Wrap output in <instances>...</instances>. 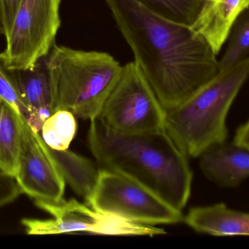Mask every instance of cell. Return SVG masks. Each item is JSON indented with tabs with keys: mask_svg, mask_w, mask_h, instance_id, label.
I'll return each instance as SVG.
<instances>
[{
	"mask_svg": "<svg viewBox=\"0 0 249 249\" xmlns=\"http://www.w3.org/2000/svg\"><path fill=\"white\" fill-rule=\"evenodd\" d=\"M165 111L179 105L220 71L216 54L191 26L137 0H104Z\"/></svg>",
	"mask_w": 249,
	"mask_h": 249,
	"instance_id": "6da1fadb",
	"label": "cell"
},
{
	"mask_svg": "<svg viewBox=\"0 0 249 249\" xmlns=\"http://www.w3.org/2000/svg\"><path fill=\"white\" fill-rule=\"evenodd\" d=\"M89 144L102 169L137 181L182 211L190 199L193 172L187 156L165 130L122 133L98 117L90 121Z\"/></svg>",
	"mask_w": 249,
	"mask_h": 249,
	"instance_id": "7a4b0ae2",
	"label": "cell"
},
{
	"mask_svg": "<svg viewBox=\"0 0 249 249\" xmlns=\"http://www.w3.org/2000/svg\"><path fill=\"white\" fill-rule=\"evenodd\" d=\"M249 76L247 57L220 70L188 99L166 111L165 130L187 157L225 143L228 111Z\"/></svg>",
	"mask_w": 249,
	"mask_h": 249,
	"instance_id": "3957f363",
	"label": "cell"
},
{
	"mask_svg": "<svg viewBox=\"0 0 249 249\" xmlns=\"http://www.w3.org/2000/svg\"><path fill=\"white\" fill-rule=\"evenodd\" d=\"M45 59L57 111L90 121L98 118L118 83L123 66L107 53L54 44Z\"/></svg>",
	"mask_w": 249,
	"mask_h": 249,
	"instance_id": "277c9868",
	"label": "cell"
},
{
	"mask_svg": "<svg viewBox=\"0 0 249 249\" xmlns=\"http://www.w3.org/2000/svg\"><path fill=\"white\" fill-rule=\"evenodd\" d=\"M89 206L107 215L141 225H174L184 220L182 211L137 181L114 171L102 169Z\"/></svg>",
	"mask_w": 249,
	"mask_h": 249,
	"instance_id": "5b68a950",
	"label": "cell"
},
{
	"mask_svg": "<svg viewBox=\"0 0 249 249\" xmlns=\"http://www.w3.org/2000/svg\"><path fill=\"white\" fill-rule=\"evenodd\" d=\"M166 111L136 61L123 66L122 73L99 118L125 133L165 130Z\"/></svg>",
	"mask_w": 249,
	"mask_h": 249,
	"instance_id": "8992f818",
	"label": "cell"
},
{
	"mask_svg": "<svg viewBox=\"0 0 249 249\" xmlns=\"http://www.w3.org/2000/svg\"><path fill=\"white\" fill-rule=\"evenodd\" d=\"M61 0H21L0 53L7 70L33 67L49 54L61 26Z\"/></svg>",
	"mask_w": 249,
	"mask_h": 249,
	"instance_id": "52a82bcc",
	"label": "cell"
},
{
	"mask_svg": "<svg viewBox=\"0 0 249 249\" xmlns=\"http://www.w3.org/2000/svg\"><path fill=\"white\" fill-rule=\"evenodd\" d=\"M39 209L52 215L51 219H23L21 224L28 235H45L88 232L106 235H164L162 228L127 222L121 218L100 213L77 200L58 203L36 202Z\"/></svg>",
	"mask_w": 249,
	"mask_h": 249,
	"instance_id": "ba28073f",
	"label": "cell"
},
{
	"mask_svg": "<svg viewBox=\"0 0 249 249\" xmlns=\"http://www.w3.org/2000/svg\"><path fill=\"white\" fill-rule=\"evenodd\" d=\"M23 194L36 202L64 200L66 181L40 133L22 119V143L15 177Z\"/></svg>",
	"mask_w": 249,
	"mask_h": 249,
	"instance_id": "9c48e42d",
	"label": "cell"
},
{
	"mask_svg": "<svg viewBox=\"0 0 249 249\" xmlns=\"http://www.w3.org/2000/svg\"><path fill=\"white\" fill-rule=\"evenodd\" d=\"M7 70L20 99L32 114L31 127L39 133L44 121L57 111L55 93L45 60L42 58L26 70Z\"/></svg>",
	"mask_w": 249,
	"mask_h": 249,
	"instance_id": "30bf717a",
	"label": "cell"
},
{
	"mask_svg": "<svg viewBox=\"0 0 249 249\" xmlns=\"http://www.w3.org/2000/svg\"><path fill=\"white\" fill-rule=\"evenodd\" d=\"M205 176L223 187H235L249 177V150L235 143L213 146L200 155Z\"/></svg>",
	"mask_w": 249,
	"mask_h": 249,
	"instance_id": "8fae6325",
	"label": "cell"
},
{
	"mask_svg": "<svg viewBox=\"0 0 249 249\" xmlns=\"http://www.w3.org/2000/svg\"><path fill=\"white\" fill-rule=\"evenodd\" d=\"M249 7V0H205L191 27L203 37L217 55L237 19Z\"/></svg>",
	"mask_w": 249,
	"mask_h": 249,
	"instance_id": "7c38bea8",
	"label": "cell"
},
{
	"mask_svg": "<svg viewBox=\"0 0 249 249\" xmlns=\"http://www.w3.org/2000/svg\"><path fill=\"white\" fill-rule=\"evenodd\" d=\"M184 220L200 233L216 236L249 235V213L231 210L223 203L193 208Z\"/></svg>",
	"mask_w": 249,
	"mask_h": 249,
	"instance_id": "4fadbf2b",
	"label": "cell"
},
{
	"mask_svg": "<svg viewBox=\"0 0 249 249\" xmlns=\"http://www.w3.org/2000/svg\"><path fill=\"white\" fill-rule=\"evenodd\" d=\"M22 118L0 98V171L15 178L22 143Z\"/></svg>",
	"mask_w": 249,
	"mask_h": 249,
	"instance_id": "5bb4252c",
	"label": "cell"
},
{
	"mask_svg": "<svg viewBox=\"0 0 249 249\" xmlns=\"http://www.w3.org/2000/svg\"><path fill=\"white\" fill-rule=\"evenodd\" d=\"M48 149L66 182L88 202L96 187L99 170L91 161L68 149L57 151L49 147Z\"/></svg>",
	"mask_w": 249,
	"mask_h": 249,
	"instance_id": "9a60e30c",
	"label": "cell"
},
{
	"mask_svg": "<svg viewBox=\"0 0 249 249\" xmlns=\"http://www.w3.org/2000/svg\"><path fill=\"white\" fill-rule=\"evenodd\" d=\"M77 130L75 115L67 110H58L44 121L41 136L48 147L64 151L70 147Z\"/></svg>",
	"mask_w": 249,
	"mask_h": 249,
	"instance_id": "2e32d148",
	"label": "cell"
},
{
	"mask_svg": "<svg viewBox=\"0 0 249 249\" xmlns=\"http://www.w3.org/2000/svg\"><path fill=\"white\" fill-rule=\"evenodd\" d=\"M158 14L181 24L192 26L205 0H137Z\"/></svg>",
	"mask_w": 249,
	"mask_h": 249,
	"instance_id": "e0dca14e",
	"label": "cell"
},
{
	"mask_svg": "<svg viewBox=\"0 0 249 249\" xmlns=\"http://www.w3.org/2000/svg\"><path fill=\"white\" fill-rule=\"evenodd\" d=\"M228 48L219 61L220 70L228 68L248 57L249 54V7L237 19L230 34Z\"/></svg>",
	"mask_w": 249,
	"mask_h": 249,
	"instance_id": "ac0fdd59",
	"label": "cell"
},
{
	"mask_svg": "<svg viewBox=\"0 0 249 249\" xmlns=\"http://www.w3.org/2000/svg\"><path fill=\"white\" fill-rule=\"evenodd\" d=\"M0 98L10 104L29 124H32V115L24 102L20 99L17 89L7 70L0 62Z\"/></svg>",
	"mask_w": 249,
	"mask_h": 249,
	"instance_id": "d6986e66",
	"label": "cell"
},
{
	"mask_svg": "<svg viewBox=\"0 0 249 249\" xmlns=\"http://www.w3.org/2000/svg\"><path fill=\"white\" fill-rule=\"evenodd\" d=\"M22 194L16 179L0 171V209L16 201Z\"/></svg>",
	"mask_w": 249,
	"mask_h": 249,
	"instance_id": "ffe728a7",
	"label": "cell"
},
{
	"mask_svg": "<svg viewBox=\"0 0 249 249\" xmlns=\"http://www.w3.org/2000/svg\"><path fill=\"white\" fill-rule=\"evenodd\" d=\"M4 36H7L21 0H0Z\"/></svg>",
	"mask_w": 249,
	"mask_h": 249,
	"instance_id": "44dd1931",
	"label": "cell"
},
{
	"mask_svg": "<svg viewBox=\"0 0 249 249\" xmlns=\"http://www.w3.org/2000/svg\"><path fill=\"white\" fill-rule=\"evenodd\" d=\"M233 143L249 150V121L237 130Z\"/></svg>",
	"mask_w": 249,
	"mask_h": 249,
	"instance_id": "7402d4cb",
	"label": "cell"
},
{
	"mask_svg": "<svg viewBox=\"0 0 249 249\" xmlns=\"http://www.w3.org/2000/svg\"><path fill=\"white\" fill-rule=\"evenodd\" d=\"M0 35H4V26H3L2 15H1V1H0Z\"/></svg>",
	"mask_w": 249,
	"mask_h": 249,
	"instance_id": "603a6c76",
	"label": "cell"
}]
</instances>
